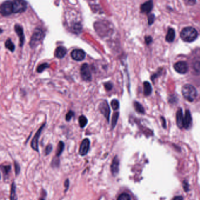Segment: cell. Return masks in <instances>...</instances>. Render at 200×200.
Masks as SVG:
<instances>
[{
  "mask_svg": "<svg viewBox=\"0 0 200 200\" xmlns=\"http://www.w3.org/2000/svg\"><path fill=\"white\" fill-rule=\"evenodd\" d=\"M198 37L196 30L193 27L184 28L180 33L181 38L185 42H192L195 41Z\"/></svg>",
  "mask_w": 200,
  "mask_h": 200,
  "instance_id": "obj_1",
  "label": "cell"
},
{
  "mask_svg": "<svg viewBox=\"0 0 200 200\" xmlns=\"http://www.w3.org/2000/svg\"><path fill=\"white\" fill-rule=\"evenodd\" d=\"M182 94L184 98L188 102H193L197 96V91L194 86L187 84L182 88Z\"/></svg>",
  "mask_w": 200,
  "mask_h": 200,
  "instance_id": "obj_2",
  "label": "cell"
},
{
  "mask_svg": "<svg viewBox=\"0 0 200 200\" xmlns=\"http://www.w3.org/2000/svg\"><path fill=\"white\" fill-rule=\"evenodd\" d=\"M13 6V13H21L27 8V3L25 0H14Z\"/></svg>",
  "mask_w": 200,
  "mask_h": 200,
  "instance_id": "obj_3",
  "label": "cell"
},
{
  "mask_svg": "<svg viewBox=\"0 0 200 200\" xmlns=\"http://www.w3.org/2000/svg\"><path fill=\"white\" fill-rule=\"evenodd\" d=\"M99 110L100 113L106 118L107 123H109L110 122V108L109 105L107 100H104L101 102L99 105Z\"/></svg>",
  "mask_w": 200,
  "mask_h": 200,
  "instance_id": "obj_4",
  "label": "cell"
},
{
  "mask_svg": "<svg viewBox=\"0 0 200 200\" xmlns=\"http://www.w3.org/2000/svg\"><path fill=\"white\" fill-rule=\"evenodd\" d=\"M44 37L43 31L41 29H36L31 37L30 41V46L32 48H34L42 41Z\"/></svg>",
  "mask_w": 200,
  "mask_h": 200,
  "instance_id": "obj_5",
  "label": "cell"
},
{
  "mask_svg": "<svg viewBox=\"0 0 200 200\" xmlns=\"http://www.w3.org/2000/svg\"><path fill=\"white\" fill-rule=\"evenodd\" d=\"M81 76L82 79L86 82H90L92 80V73L89 65L88 64H83L81 68Z\"/></svg>",
  "mask_w": 200,
  "mask_h": 200,
  "instance_id": "obj_6",
  "label": "cell"
},
{
  "mask_svg": "<svg viewBox=\"0 0 200 200\" xmlns=\"http://www.w3.org/2000/svg\"><path fill=\"white\" fill-rule=\"evenodd\" d=\"M45 124H46L45 123H44L43 124H42L41 127L38 130V131H37V133L34 135V137L31 141V148L37 152H39V147H38L39 139L41 136V133H42L44 128L45 126Z\"/></svg>",
  "mask_w": 200,
  "mask_h": 200,
  "instance_id": "obj_7",
  "label": "cell"
},
{
  "mask_svg": "<svg viewBox=\"0 0 200 200\" xmlns=\"http://www.w3.org/2000/svg\"><path fill=\"white\" fill-rule=\"evenodd\" d=\"M13 13V2L11 1H4L1 6V14L3 16H8Z\"/></svg>",
  "mask_w": 200,
  "mask_h": 200,
  "instance_id": "obj_8",
  "label": "cell"
},
{
  "mask_svg": "<svg viewBox=\"0 0 200 200\" xmlns=\"http://www.w3.org/2000/svg\"><path fill=\"white\" fill-rule=\"evenodd\" d=\"M90 141L88 138H86L82 141L79 150V153L81 156L86 155L89 150Z\"/></svg>",
  "mask_w": 200,
  "mask_h": 200,
  "instance_id": "obj_9",
  "label": "cell"
},
{
  "mask_svg": "<svg viewBox=\"0 0 200 200\" xmlns=\"http://www.w3.org/2000/svg\"><path fill=\"white\" fill-rule=\"evenodd\" d=\"M174 68L177 72L180 74H185L188 72V65L184 61H180L174 64Z\"/></svg>",
  "mask_w": 200,
  "mask_h": 200,
  "instance_id": "obj_10",
  "label": "cell"
},
{
  "mask_svg": "<svg viewBox=\"0 0 200 200\" xmlns=\"http://www.w3.org/2000/svg\"><path fill=\"white\" fill-rule=\"evenodd\" d=\"M119 165H120V161L117 155H115L112 160V164L110 165V170L112 175L114 177H116L119 172Z\"/></svg>",
  "mask_w": 200,
  "mask_h": 200,
  "instance_id": "obj_11",
  "label": "cell"
},
{
  "mask_svg": "<svg viewBox=\"0 0 200 200\" xmlns=\"http://www.w3.org/2000/svg\"><path fill=\"white\" fill-rule=\"evenodd\" d=\"M71 57L73 59L76 61H82L85 58L86 54L82 49H77L72 52Z\"/></svg>",
  "mask_w": 200,
  "mask_h": 200,
  "instance_id": "obj_12",
  "label": "cell"
},
{
  "mask_svg": "<svg viewBox=\"0 0 200 200\" xmlns=\"http://www.w3.org/2000/svg\"><path fill=\"white\" fill-rule=\"evenodd\" d=\"M153 8V0H149V1L144 3L141 6L140 10L141 12L145 14H148Z\"/></svg>",
  "mask_w": 200,
  "mask_h": 200,
  "instance_id": "obj_13",
  "label": "cell"
},
{
  "mask_svg": "<svg viewBox=\"0 0 200 200\" xmlns=\"http://www.w3.org/2000/svg\"><path fill=\"white\" fill-rule=\"evenodd\" d=\"M15 31H16L17 35L18 36L19 38H20L21 47H23V45L24 44V41H25V37H24V34L23 29L20 25H16Z\"/></svg>",
  "mask_w": 200,
  "mask_h": 200,
  "instance_id": "obj_14",
  "label": "cell"
},
{
  "mask_svg": "<svg viewBox=\"0 0 200 200\" xmlns=\"http://www.w3.org/2000/svg\"><path fill=\"white\" fill-rule=\"evenodd\" d=\"M184 116L182 114V111L181 109H179L177 112L176 114V122L177 126L182 129L184 127Z\"/></svg>",
  "mask_w": 200,
  "mask_h": 200,
  "instance_id": "obj_15",
  "label": "cell"
},
{
  "mask_svg": "<svg viewBox=\"0 0 200 200\" xmlns=\"http://www.w3.org/2000/svg\"><path fill=\"white\" fill-rule=\"evenodd\" d=\"M192 123V117L191 113L188 110L185 111V116L184 117V127L186 129H188L191 125Z\"/></svg>",
  "mask_w": 200,
  "mask_h": 200,
  "instance_id": "obj_16",
  "label": "cell"
},
{
  "mask_svg": "<svg viewBox=\"0 0 200 200\" xmlns=\"http://www.w3.org/2000/svg\"><path fill=\"white\" fill-rule=\"evenodd\" d=\"M67 53L66 49L64 47H58L55 52V57L58 58H63L65 57Z\"/></svg>",
  "mask_w": 200,
  "mask_h": 200,
  "instance_id": "obj_17",
  "label": "cell"
},
{
  "mask_svg": "<svg viewBox=\"0 0 200 200\" xmlns=\"http://www.w3.org/2000/svg\"><path fill=\"white\" fill-rule=\"evenodd\" d=\"M11 171V165H2L1 166V171L3 173V176L4 181L8 178L10 172Z\"/></svg>",
  "mask_w": 200,
  "mask_h": 200,
  "instance_id": "obj_18",
  "label": "cell"
},
{
  "mask_svg": "<svg viewBox=\"0 0 200 200\" xmlns=\"http://www.w3.org/2000/svg\"><path fill=\"white\" fill-rule=\"evenodd\" d=\"M175 37V31L172 28H170L167 32V34L165 37V40L168 42H172L174 40Z\"/></svg>",
  "mask_w": 200,
  "mask_h": 200,
  "instance_id": "obj_19",
  "label": "cell"
},
{
  "mask_svg": "<svg viewBox=\"0 0 200 200\" xmlns=\"http://www.w3.org/2000/svg\"><path fill=\"white\" fill-rule=\"evenodd\" d=\"M144 93L146 96L150 95L152 92V88L150 83L148 82H144Z\"/></svg>",
  "mask_w": 200,
  "mask_h": 200,
  "instance_id": "obj_20",
  "label": "cell"
},
{
  "mask_svg": "<svg viewBox=\"0 0 200 200\" xmlns=\"http://www.w3.org/2000/svg\"><path fill=\"white\" fill-rule=\"evenodd\" d=\"M78 121H79V126L81 128H84L85 127H86V126L87 125V124L88 123V120L87 117L84 115L80 116L79 117Z\"/></svg>",
  "mask_w": 200,
  "mask_h": 200,
  "instance_id": "obj_21",
  "label": "cell"
},
{
  "mask_svg": "<svg viewBox=\"0 0 200 200\" xmlns=\"http://www.w3.org/2000/svg\"><path fill=\"white\" fill-rule=\"evenodd\" d=\"M65 143L62 141H60L58 143V148L56 151V155L57 157H59L63 153L64 148H65Z\"/></svg>",
  "mask_w": 200,
  "mask_h": 200,
  "instance_id": "obj_22",
  "label": "cell"
},
{
  "mask_svg": "<svg viewBox=\"0 0 200 200\" xmlns=\"http://www.w3.org/2000/svg\"><path fill=\"white\" fill-rule=\"evenodd\" d=\"M10 199H17V195H16V185L15 182H13L11 187V192H10Z\"/></svg>",
  "mask_w": 200,
  "mask_h": 200,
  "instance_id": "obj_23",
  "label": "cell"
},
{
  "mask_svg": "<svg viewBox=\"0 0 200 200\" xmlns=\"http://www.w3.org/2000/svg\"><path fill=\"white\" fill-rule=\"evenodd\" d=\"M119 117V112H114V114H113V117L112 119V124H111L112 129H113L116 127L117 123Z\"/></svg>",
  "mask_w": 200,
  "mask_h": 200,
  "instance_id": "obj_24",
  "label": "cell"
},
{
  "mask_svg": "<svg viewBox=\"0 0 200 200\" xmlns=\"http://www.w3.org/2000/svg\"><path fill=\"white\" fill-rule=\"evenodd\" d=\"M192 70L195 75H200V61H195L192 64Z\"/></svg>",
  "mask_w": 200,
  "mask_h": 200,
  "instance_id": "obj_25",
  "label": "cell"
},
{
  "mask_svg": "<svg viewBox=\"0 0 200 200\" xmlns=\"http://www.w3.org/2000/svg\"><path fill=\"white\" fill-rule=\"evenodd\" d=\"M134 105V109L135 110L139 113H141V114H143L144 113V109L143 108V107L142 106V105L139 103V102L135 101L133 103Z\"/></svg>",
  "mask_w": 200,
  "mask_h": 200,
  "instance_id": "obj_26",
  "label": "cell"
},
{
  "mask_svg": "<svg viewBox=\"0 0 200 200\" xmlns=\"http://www.w3.org/2000/svg\"><path fill=\"white\" fill-rule=\"evenodd\" d=\"M6 47L11 52H14L15 50V45L13 44L11 39H8L5 43Z\"/></svg>",
  "mask_w": 200,
  "mask_h": 200,
  "instance_id": "obj_27",
  "label": "cell"
},
{
  "mask_svg": "<svg viewBox=\"0 0 200 200\" xmlns=\"http://www.w3.org/2000/svg\"><path fill=\"white\" fill-rule=\"evenodd\" d=\"M111 107L114 110H117L120 107V103L117 99H113L110 103Z\"/></svg>",
  "mask_w": 200,
  "mask_h": 200,
  "instance_id": "obj_28",
  "label": "cell"
},
{
  "mask_svg": "<svg viewBox=\"0 0 200 200\" xmlns=\"http://www.w3.org/2000/svg\"><path fill=\"white\" fill-rule=\"evenodd\" d=\"M59 157H54L51 161V166L53 168H58L60 165V160L58 158Z\"/></svg>",
  "mask_w": 200,
  "mask_h": 200,
  "instance_id": "obj_29",
  "label": "cell"
},
{
  "mask_svg": "<svg viewBox=\"0 0 200 200\" xmlns=\"http://www.w3.org/2000/svg\"><path fill=\"white\" fill-rule=\"evenodd\" d=\"M118 200H130L131 196L129 194L126 192H123L117 198Z\"/></svg>",
  "mask_w": 200,
  "mask_h": 200,
  "instance_id": "obj_30",
  "label": "cell"
},
{
  "mask_svg": "<svg viewBox=\"0 0 200 200\" xmlns=\"http://www.w3.org/2000/svg\"><path fill=\"white\" fill-rule=\"evenodd\" d=\"M49 64H48V63H44V64L40 65L37 68V72H38V73H41V72H42L45 69H46L47 68H49Z\"/></svg>",
  "mask_w": 200,
  "mask_h": 200,
  "instance_id": "obj_31",
  "label": "cell"
},
{
  "mask_svg": "<svg viewBox=\"0 0 200 200\" xmlns=\"http://www.w3.org/2000/svg\"><path fill=\"white\" fill-rule=\"evenodd\" d=\"M104 87H105V89H106V91L109 92V91L112 90V89H113V85L110 82H105L104 83Z\"/></svg>",
  "mask_w": 200,
  "mask_h": 200,
  "instance_id": "obj_32",
  "label": "cell"
},
{
  "mask_svg": "<svg viewBox=\"0 0 200 200\" xmlns=\"http://www.w3.org/2000/svg\"><path fill=\"white\" fill-rule=\"evenodd\" d=\"M74 116H75V112L72 110H69V112L66 114L65 120L67 122H69Z\"/></svg>",
  "mask_w": 200,
  "mask_h": 200,
  "instance_id": "obj_33",
  "label": "cell"
},
{
  "mask_svg": "<svg viewBox=\"0 0 200 200\" xmlns=\"http://www.w3.org/2000/svg\"><path fill=\"white\" fill-rule=\"evenodd\" d=\"M52 149H53V146H52V145L51 144H48V145L46 147V148H45V155H49V154L51 153V151H52Z\"/></svg>",
  "mask_w": 200,
  "mask_h": 200,
  "instance_id": "obj_34",
  "label": "cell"
},
{
  "mask_svg": "<svg viewBox=\"0 0 200 200\" xmlns=\"http://www.w3.org/2000/svg\"><path fill=\"white\" fill-rule=\"evenodd\" d=\"M14 167H15V172H16V175L17 176L18 174H20V171H21V167L17 161L14 162Z\"/></svg>",
  "mask_w": 200,
  "mask_h": 200,
  "instance_id": "obj_35",
  "label": "cell"
},
{
  "mask_svg": "<svg viewBox=\"0 0 200 200\" xmlns=\"http://www.w3.org/2000/svg\"><path fill=\"white\" fill-rule=\"evenodd\" d=\"M154 18H155V17H154V14H151L150 16H149V17H148V24L150 25H151L154 23Z\"/></svg>",
  "mask_w": 200,
  "mask_h": 200,
  "instance_id": "obj_36",
  "label": "cell"
},
{
  "mask_svg": "<svg viewBox=\"0 0 200 200\" xmlns=\"http://www.w3.org/2000/svg\"><path fill=\"white\" fill-rule=\"evenodd\" d=\"M69 185H70V182H69V180L68 178L66 179L65 181V182H64V186L65 187V192H66L68 189L69 188Z\"/></svg>",
  "mask_w": 200,
  "mask_h": 200,
  "instance_id": "obj_37",
  "label": "cell"
},
{
  "mask_svg": "<svg viewBox=\"0 0 200 200\" xmlns=\"http://www.w3.org/2000/svg\"><path fill=\"white\" fill-rule=\"evenodd\" d=\"M184 1L187 4L192 6L195 4L196 0H184Z\"/></svg>",
  "mask_w": 200,
  "mask_h": 200,
  "instance_id": "obj_38",
  "label": "cell"
},
{
  "mask_svg": "<svg viewBox=\"0 0 200 200\" xmlns=\"http://www.w3.org/2000/svg\"><path fill=\"white\" fill-rule=\"evenodd\" d=\"M153 40H152V38L150 36H148V37H146L145 38V41L146 42L147 44H150L151 42H152Z\"/></svg>",
  "mask_w": 200,
  "mask_h": 200,
  "instance_id": "obj_39",
  "label": "cell"
},
{
  "mask_svg": "<svg viewBox=\"0 0 200 200\" xmlns=\"http://www.w3.org/2000/svg\"><path fill=\"white\" fill-rule=\"evenodd\" d=\"M183 187H184V189L185 191H187L188 190V185L187 182L184 181V184H183Z\"/></svg>",
  "mask_w": 200,
  "mask_h": 200,
  "instance_id": "obj_40",
  "label": "cell"
},
{
  "mask_svg": "<svg viewBox=\"0 0 200 200\" xmlns=\"http://www.w3.org/2000/svg\"><path fill=\"white\" fill-rule=\"evenodd\" d=\"M173 199H176V200H177V199H180V200H181V199H183V198H182V196H175V197H174Z\"/></svg>",
  "mask_w": 200,
  "mask_h": 200,
  "instance_id": "obj_41",
  "label": "cell"
}]
</instances>
